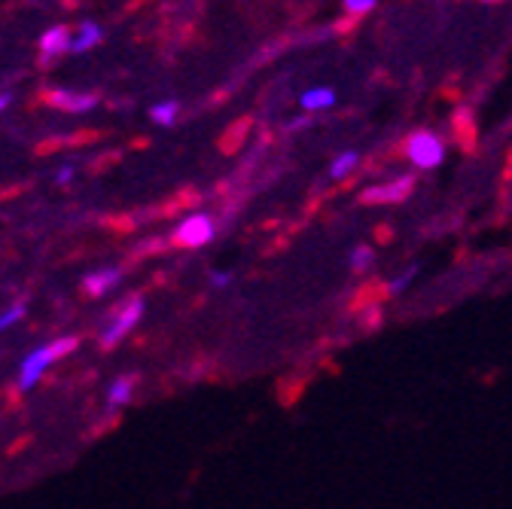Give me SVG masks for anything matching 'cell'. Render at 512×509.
<instances>
[{"label":"cell","mask_w":512,"mask_h":509,"mask_svg":"<svg viewBox=\"0 0 512 509\" xmlns=\"http://www.w3.org/2000/svg\"><path fill=\"white\" fill-rule=\"evenodd\" d=\"M485 4H497V0H485Z\"/></svg>","instance_id":"obj_21"},{"label":"cell","mask_w":512,"mask_h":509,"mask_svg":"<svg viewBox=\"0 0 512 509\" xmlns=\"http://www.w3.org/2000/svg\"><path fill=\"white\" fill-rule=\"evenodd\" d=\"M214 235H217V223H214L211 214H189V217H183V220L177 223V229H174L171 238H174L177 247L199 250V247L211 244Z\"/></svg>","instance_id":"obj_3"},{"label":"cell","mask_w":512,"mask_h":509,"mask_svg":"<svg viewBox=\"0 0 512 509\" xmlns=\"http://www.w3.org/2000/svg\"><path fill=\"white\" fill-rule=\"evenodd\" d=\"M132 400V378H116L107 394V409H122Z\"/></svg>","instance_id":"obj_11"},{"label":"cell","mask_w":512,"mask_h":509,"mask_svg":"<svg viewBox=\"0 0 512 509\" xmlns=\"http://www.w3.org/2000/svg\"><path fill=\"white\" fill-rule=\"evenodd\" d=\"M74 177H77V171H74L71 165H61V168H58V174H55V186H71V183H74Z\"/></svg>","instance_id":"obj_17"},{"label":"cell","mask_w":512,"mask_h":509,"mask_svg":"<svg viewBox=\"0 0 512 509\" xmlns=\"http://www.w3.org/2000/svg\"><path fill=\"white\" fill-rule=\"evenodd\" d=\"M232 281V275H226V272H211V284L214 287H226Z\"/></svg>","instance_id":"obj_19"},{"label":"cell","mask_w":512,"mask_h":509,"mask_svg":"<svg viewBox=\"0 0 512 509\" xmlns=\"http://www.w3.org/2000/svg\"><path fill=\"white\" fill-rule=\"evenodd\" d=\"M49 104L64 110V113H74V116H86L98 107V95L92 92H77V89H52L49 92Z\"/></svg>","instance_id":"obj_7"},{"label":"cell","mask_w":512,"mask_h":509,"mask_svg":"<svg viewBox=\"0 0 512 509\" xmlns=\"http://www.w3.org/2000/svg\"><path fill=\"white\" fill-rule=\"evenodd\" d=\"M415 189V177L412 174H403L391 183H381V186H369L363 193V202L366 205H391V202H403L409 193Z\"/></svg>","instance_id":"obj_6"},{"label":"cell","mask_w":512,"mask_h":509,"mask_svg":"<svg viewBox=\"0 0 512 509\" xmlns=\"http://www.w3.org/2000/svg\"><path fill=\"white\" fill-rule=\"evenodd\" d=\"M104 40V28L92 19L80 22L71 28V55H89L92 49H98Z\"/></svg>","instance_id":"obj_8"},{"label":"cell","mask_w":512,"mask_h":509,"mask_svg":"<svg viewBox=\"0 0 512 509\" xmlns=\"http://www.w3.org/2000/svg\"><path fill=\"white\" fill-rule=\"evenodd\" d=\"M71 351H77V339H74V336H64V339H55V342H49V345L34 348V351L22 360V369H19V388H22V391H31V388L37 385V381L43 378V372H46L55 360L68 357Z\"/></svg>","instance_id":"obj_1"},{"label":"cell","mask_w":512,"mask_h":509,"mask_svg":"<svg viewBox=\"0 0 512 509\" xmlns=\"http://www.w3.org/2000/svg\"><path fill=\"white\" fill-rule=\"evenodd\" d=\"M122 284V269L119 266H104V269H95L83 278V290L95 299L113 293L116 287Z\"/></svg>","instance_id":"obj_9"},{"label":"cell","mask_w":512,"mask_h":509,"mask_svg":"<svg viewBox=\"0 0 512 509\" xmlns=\"http://www.w3.org/2000/svg\"><path fill=\"white\" fill-rule=\"evenodd\" d=\"M13 107V92H0V116Z\"/></svg>","instance_id":"obj_20"},{"label":"cell","mask_w":512,"mask_h":509,"mask_svg":"<svg viewBox=\"0 0 512 509\" xmlns=\"http://www.w3.org/2000/svg\"><path fill=\"white\" fill-rule=\"evenodd\" d=\"M299 101L305 110H327L336 104V92L333 89H308Z\"/></svg>","instance_id":"obj_12"},{"label":"cell","mask_w":512,"mask_h":509,"mask_svg":"<svg viewBox=\"0 0 512 509\" xmlns=\"http://www.w3.org/2000/svg\"><path fill=\"white\" fill-rule=\"evenodd\" d=\"M357 162H360V153H357V150H348V153H342V156H339V159L333 162L330 174H333V177L339 180V177H345V174H348V171H351V168H354Z\"/></svg>","instance_id":"obj_14"},{"label":"cell","mask_w":512,"mask_h":509,"mask_svg":"<svg viewBox=\"0 0 512 509\" xmlns=\"http://www.w3.org/2000/svg\"><path fill=\"white\" fill-rule=\"evenodd\" d=\"M37 55L43 65H55L64 55H71V28L68 25H52L37 40Z\"/></svg>","instance_id":"obj_5"},{"label":"cell","mask_w":512,"mask_h":509,"mask_svg":"<svg viewBox=\"0 0 512 509\" xmlns=\"http://www.w3.org/2000/svg\"><path fill=\"white\" fill-rule=\"evenodd\" d=\"M406 156L418 168H436L445 159V144H442L439 135L421 129V132H415V135L406 138Z\"/></svg>","instance_id":"obj_4"},{"label":"cell","mask_w":512,"mask_h":509,"mask_svg":"<svg viewBox=\"0 0 512 509\" xmlns=\"http://www.w3.org/2000/svg\"><path fill=\"white\" fill-rule=\"evenodd\" d=\"M372 266V250L363 244V247H357L354 250V257H351V269L354 272H363V269H369Z\"/></svg>","instance_id":"obj_15"},{"label":"cell","mask_w":512,"mask_h":509,"mask_svg":"<svg viewBox=\"0 0 512 509\" xmlns=\"http://www.w3.org/2000/svg\"><path fill=\"white\" fill-rule=\"evenodd\" d=\"M144 308H147V302H144L141 296H128V299L113 311V317L107 321V327L101 330V345H104V348L119 345L128 333H132V330L141 324Z\"/></svg>","instance_id":"obj_2"},{"label":"cell","mask_w":512,"mask_h":509,"mask_svg":"<svg viewBox=\"0 0 512 509\" xmlns=\"http://www.w3.org/2000/svg\"><path fill=\"white\" fill-rule=\"evenodd\" d=\"M147 113H150V122L153 125H159V129H171V125L177 122V116H180V104L174 98H165V101L150 104Z\"/></svg>","instance_id":"obj_10"},{"label":"cell","mask_w":512,"mask_h":509,"mask_svg":"<svg viewBox=\"0 0 512 509\" xmlns=\"http://www.w3.org/2000/svg\"><path fill=\"white\" fill-rule=\"evenodd\" d=\"M22 317H25V305H22V302L10 305L7 311H0V336L10 333L16 324H22Z\"/></svg>","instance_id":"obj_13"},{"label":"cell","mask_w":512,"mask_h":509,"mask_svg":"<svg viewBox=\"0 0 512 509\" xmlns=\"http://www.w3.org/2000/svg\"><path fill=\"white\" fill-rule=\"evenodd\" d=\"M415 275H418V269L412 266V269H409V272H406L403 278H397V281L391 284V293H400V290H406V287H409V281H412Z\"/></svg>","instance_id":"obj_18"},{"label":"cell","mask_w":512,"mask_h":509,"mask_svg":"<svg viewBox=\"0 0 512 509\" xmlns=\"http://www.w3.org/2000/svg\"><path fill=\"white\" fill-rule=\"evenodd\" d=\"M345 10L351 16H366L369 10H375V0H345Z\"/></svg>","instance_id":"obj_16"}]
</instances>
